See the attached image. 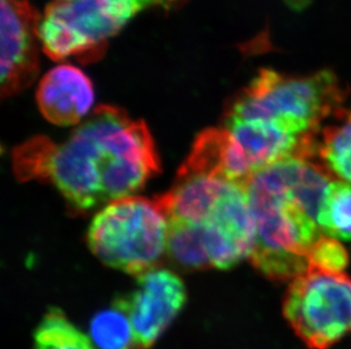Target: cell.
Returning <instances> with one entry per match:
<instances>
[{"label": "cell", "mask_w": 351, "mask_h": 349, "mask_svg": "<svg viewBox=\"0 0 351 349\" xmlns=\"http://www.w3.org/2000/svg\"><path fill=\"white\" fill-rule=\"evenodd\" d=\"M348 264V254L338 240L322 236L311 250L308 269L343 272Z\"/></svg>", "instance_id": "obj_14"}, {"label": "cell", "mask_w": 351, "mask_h": 349, "mask_svg": "<svg viewBox=\"0 0 351 349\" xmlns=\"http://www.w3.org/2000/svg\"><path fill=\"white\" fill-rule=\"evenodd\" d=\"M0 7L1 94L12 96L37 79L43 16L30 0H0Z\"/></svg>", "instance_id": "obj_7"}, {"label": "cell", "mask_w": 351, "mask_h": 349, "mask_svg": "<svg viewBox=\"0 0 351 349\" xmlns=\"http://www.w3.org/2000/svg\"><path fill=\"white\" fill-rule=\"evenodd\" d=\"M34 349H96L93 341L67 319L63 311L47 312L34 333Z\"/></svg>", "instance_id": "obj_13"}, {"label": "cell", "mask_w": 351, "mask_h": 349, "mask_svg": "<svg viewBox=\"0 0 351 349\" xmlns=\"http://www.w3.org/2000/svg\"><path fill=\"white\" fill-rule=\"evenodd\" d=\"M117 300L129 314L136 349H152L184 307L186 286L172 271L156 268L138 276L136 289Z\"/></svg>", "instance_id": "obj_8"}, {"label": "cell", "mask_w": 351, "mask_h": 349, "mask_svg": "<svg viewBox=\"0 0 351 349\" xmlns=\"http://www.w3.org/2000/svg\"><path fill=\"white\" fill-rule=\"evenodd\" d=\"M90 337L97 349H136L129 314L117 300L110 309L93 316Z\"/></svg>", "instance_id": "obj_12"}, {"label": "cell", "mask_w": 351, "mask_h": 349, "mask_svg": "<svg viewBox=\"0 0 351 349\" xmlns=\"http://www.w3.org/2000/svg\"><path fill=\"white\" fill-rule=\"evenodd\" d=\"M189 0H53L40 23L41 50L55 62L96 63L110 41L148 10H179Z\"/></svg>", "instance_id": "obj_4"}, {"label": "cell", "mask_w": 351, "mask_h": 349, "mask_svg": "<svg viewBox=\"0 0 351 349\" xmlns=\"http://www.w3.org/2000/svg\"><path fill=\"white\" fill-rule=\"evenodd\" d=\"M345 92L335 74L308 76L261 70L235 96L226 117L275 122L295 135L316 138L322 122L342 109Z\"/></svg>", "instance_id": "obj_3"}, {"label": "cell", "mask_w": 351, "mask_h": 349, "mask_svg": "<svg viewBox=\"0 0 351 349\" xmlns=\"http://www.w3.org/2000/svg\"><path fill=\"white\" fill-rule=\"evenodd\" d=\"M14 166L20 177L53 184L77 214L136 194L160 169L146 122L112 105L98 107L60 144L27 142Z\"/></svg>", "instance_id": "obj_1"}, {"label": "cell", "mask_w": 351, "mask_h": 349, "mask_svg": "<svg viewBox=\"0 0 351 349\" xmlns=\"http://www.w3.org/2000/svg\"><path fill=\"white\" fill-rule=\"evenodd\" d=\"M283 313L309 348H330L351 333L350 278L345 272L308 269L292 280Z\"/></svg>", "instance_id": "obj_6"}, {"label": "cell", "mask_w": 351, "mask_h": 349, "mask_svg": "<svg viewBox=\"0 0 351 349\" xmlns=\"http://www.w3.org/2000/svg\"><path fill=\"white\" fill-rule=\"evenodd\" d=\"M331 172L313 159L292 157L259 170L245 183L255 222L252 266L274 281L308 270V257L323 236L318 214Z\"/></svg>", "instance_id": "obj_2"}, {"label": "cell", "mask_w": 351, "mask_h": 349, "mask_svg": "<svg viewBox=\"0 0 351 349\" xmlns=\"http://www.w3.org/2000/svg\"><path fill=\"white\" fill-rule=\"evenodd\" d=\"M335 116L338 122L325 129L318 140L317 155L331 174L351 183V107Z\"/></svg>", "instance_id": "obj_10"}, {"label": "cell", "mask_w": 351, "mask_h": 349, "mask_svg": "<svg viewBox=\"0 0 351 349\" xmlns=\"http://www.w3.org/2000/svg\"><path fill=\"white\" fill-rule=\"evenodd\" d=\"M93 101L91 79L83 70L69 64L53 67L38 86L40 112L55 125H77L88 115Z\"/></svg>", "instance_id": "obj_9"}, {"label": "cell", "mask_w": 351, "mask_h": 349, "mask_svg": "<svg viewBox=\"0 0 351 349\" xmlns=\"http://www.w3.org/2000/svg\"><path fill=\"white\" fill-rule=\"evenodd\" d=\"M318 224L322 233L342 241L351 240V183L332 181L322 201Z\"/></svg>", "instance_id": "obj_11"}, {"label": "cell", "mask_w": 351, "mask_h": 349, "mask_svg": "<svg viewBox=\"0 0 351 349\" xmlns=\"http://www.w3.org/2000/svg\"><path fill=\"white\" fill-rule=\"evenodd\" d=\"M169 219L158 196L131 195L100 209L90 224L86 242L104 264L125 274L156 269L167 254Z\"/></svg>", "instance_id": "obj_5"}]
</instances>
